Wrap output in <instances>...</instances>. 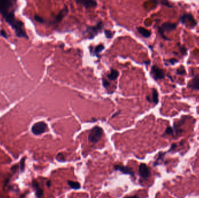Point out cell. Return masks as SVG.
<instances>
[{"mask_svg": "<svg viewBox=\"0 0 199 198\" xmlns=\"http://www.w3.org/2000/svg\"><path fill=\"white\" fill-rule=\"evenodd\" d=\"M177 24L171 22H165L158 28V32L161 36L162 38L165 40H170L165 35L164 32L171 31L176 29Z\"/></svg>", "mask_w": 199, "mask_h": 198, "instance_id": "cell-4", "label": "cell"}, {"mask_svg": "<svg viewBox=\"0 0 199 198\" xmlns=\"http://www.w3.org/2000/svg\"><path fill=\"white\" fill-rule=\"evenodd\" d=\"M176 74L178 75H184L186 74V71L182 69H178L176 70Z\"/></svg>", "mask_w": 199, "mask_h": 198, "instance_id": "cell-24", "label": "cell"}, {"mask_svg": "<svg viewBox=\"0 0 199 198\" xmlns=\"http://www.w3.org/2000/svg\"><path fill=\"white\" fill-rule=\"evenodd\" d=\"M68 184L69 186L74 190H79L80 188V185L78 182H75V181H68Z\"/></svg>", "mask_w": 199, "mask_h": 198, "instance_id": "cell-17", "label": "cell"}, {"mask_svg": "<svg viewBox=\"0 0 199 198\" xmlns=\"http://www.w3.org/2000/svg\"><path fill=\"white\" fill-rule=\"evenodd\" d=\"M179 61L175 59V58H172V59H168V60H167L165 61V64L167 66L168 64L171 65H174L176 63H178Z\"/></svg>", "mask_w": 199, "mask_h": 198, "instance_id": "cell-19", "label": "cell"}, {"mask_svg": "<svg viewBox=\"0 0 199 198\" xmlns=\"http://www.w3.org/2000/svg\"><path fill=\"white\" fill-rule=\"evenodd\" d=\"M47 185L48 187H50L51 185V181H48L47 182Z\"/></svg>", "mask_w": 199, "mask_h": 198, "instance_id": "cell-29", "label": "cell"}, {"mask_svg": "<svg viewBox=\"0 0 199 198\" xmlns=\"http://www.w3.org/2000/svg\"><path fill=\"white\" fill-rule=\"evenodd\" d=\"M139 172L140 176L144 180L148 179L150 177V170L148 166L144 163L140 164L139 166Z\"/></svg>", "mask_w": 199, "mask_h": 198, "instance_id": "cell-8", "label": "cell"}, {"mask_svg": "<svg viewBox=\"0 0 199 198\" xmlns=\"http://www.w3.org/2000/svg\"><path fill=\"white\" fill-rule=\"evenodd\" d=\"M34 20L36 21H37V22L40 23H44L45 22V20L43 18H42L41 17H40V16L37 15H36L34 16Z\"/></svg>", "mask_w": 199, "mask_h": 198, "instance_id": "cell-23", "label": "cell"}, {"mask_svg": "<svg viewBox=\"0 0 199 198\" xmlns=\"http://www.w3.org/2000/svg\"><path fill=\"white\" fill-rule=\"evenodd\" d=\"M161 3L162 5H165V6L168 7V8H172V6L171 5L169 4V3L168 1H162L161 2Z\"/></svg>", "mask_w": 199, "mask_h": 198, "instance_id": "cell-26", "label": "cell"}, {"mask_svg": "<svg viewBox=\"0 0 199 198\" xmlns=\"http://www.w3.org/2000/svg\"><path fill=\"white\" fill-rule=\"evenodd\" d=\"M188 87L196 91H199V74H196L193 78L188 83Z\"/></svg>", "mask_w": 199, "mask_h": 198, "instance_id": "cell-10", "label": "cell"}, {"mask_svg": "<svg viewBox=\"0 0 199 198\" xmlns=\"http://www.w3.org/2000/svg\"><path fill=\"white\" fill-rule=\"evenodd\" d=\"M57 159L58 160H59L60 161H62L63 160H64V155L62 154V153H59L58 155H57Z\"/></svg>", "mask_w": 199, "mask_h": 198, "instance_id": "cell-27", "label": "cell"}, {"mask_svg": "<svg viewBox=\"0 0 199 198\" xmlns=\"http://www.w3.org/2000/svg\"><path fill=\"white\" fill-rule=\"evenodd\" d=\"M110 83L108 81H107V80L103 78V86L105 88H107L109 86H110Z\"/></svg>", "mask_w": 199, "mask_h": 198, "instance_id": "cell-25", "label": "cell"}, {"mask_svg": "<svg viewBox=\"0 0 199 198\" xmlns=\"http://www.w3.org/2000/svg\"><path fill=\"white\" fill-rule=\"evenodd\" d=\"M137 31L139 34H140L143 37H144V38H148L150 37V36L151 35V32L144 28V27H139L137 28Z\"/></svg>", "mask_w": 199, "mask_h": 198, "instance_id": "cell-14", "label": "cell"}, {"mask_svg": "<svg viewBox=\"0 0 199 198\" xmlns=\"http://www.w3.org/2000/svg\"><path fill=\"white\" fill-rule=\"evenodd\" d=\"M16 8V1L2 0L0 1V13L6 22L14 29L18 37L28 39L25 29L23 23L18 20L15 16Z\"/></svg>", "mask_w": 199, "mask_h": 198, "instance_id": "cell-1", "label": "cell"}, {"mask_svg": "<svg viewBox=\"0 0 199 198\" xmlns=\"http://www.w3.org/2000/svg\"><path fill=\"white\" fill-rule=\"evenodd\" d=\"M152 100L153 102L155 105H157L159 102V98H158V91L155 88H153L152 89Z\"/></svg>", "mask_w": 199, "mask_h": 198, "instance_id": "cell-16", "label": "cell"}, {"mask_svg": "<svg viewBox=\"0 0 199 198\" xmlns=\"http://www.w3.org/2000/svg\"><path fill=\"white\" fill-rule=\"evenodd\" d=\"M104 49V46L103 44H100L96 46L94 50V54L97 57H98V54Z\"/></svg>", "mask_w": 199, "mask_h": 198, "instance_id": "cell-18", "label": "cell"}, {"mask_svg": "<svg viewBox=\"0 0 199 198\" xmlns=\"http://www.w3.org/2000/svg\"><path fill=\"white\" fill-rule=\"evenodd\" d=\"M124 198H139L137 196H132V197H125Z\"/></svg>", "mask_w": 199, "mask_h": 198, "instance_id": "cell-30", "label": "cell"}, {"mask_svg": "<svg viewBox=\"0 0 199 198\" xmlns=\"http://www.w3.org/2000/svg\"><path fill=\"white\" fill-rule=\"evenodd\" d=\"M146 99H147V100L148 101L151 102V100L150 99V97H146Z\"/></svg>", "mask_w": 199, "mask_h": 198, "instance_id": "cell-31", "label": "cell"}, {"mask_svg": "<svg viewBox=\"0 0 199 198\" xmlns=\"http://www.w3.org/2000/svg\"><path fill=\"white\" fill-rule=\"evenodd\" d=\"M104 32H105V37L107 38H111L113 37V36H114V33L111 31H110L109 30H105L104 31Z\"/></svg>", "mask_w": 199, "mask_h": 198, "instance_id": "cell-22", "label": "cell"}, {"mask_svg": "<svg viewBox=\"0 0 199 198\" xmlns=\"http://www.w3.org/2000/svg\"><path fill=\"white\" fill-rule=\"evenodd\" d=\"M114 169L115 170H118L124 174H129L131 176L134 177V172L133 170V169L128 167V166H123L121 165H115L114 166Z\"/></svg>", "mask_w": 199, "mask_h": 198, "instance_id": "cell-9", "label": "cell"}, {"mask_svg": "<svg viewBox=\"0 0 199 198\" xmlns=\"http://www.w3.org/2000/svg\"><path fill=\"white\" fill-rule=\"evenodd\" d=\"M103 134V130L102 128L98 126L94 127L89 134V140L91 143H97L101 138Z\"/></svg>", "mask_w": 199, "mask_h": 198, "instance_id": "cell-2", "label": "cell"}, {"mask_svg": "<svg viewBox=\"0 0 199 198\" xmlns=\"http://www.w3.org/2000/svg\"><path fill=\"white\" fill-rule=\"evenodd\" d=\"M68 13V9L66 6H65L64 8H63L60 11V12L57 14V15L56 16V18H55V20L57 23H59L66 16Z\"/></svg>", "mask_w": 199, "mask_h": 198, "instance_id": "cell-12", "label": "cell"}, {"mask_svg": "<svg viewBox=\"0 0 199 198\" xmlns=\"http://www.w3.org/2000/svg\"><path fill=\"white\" fill-rule=\"evenodd\" d=\"M119 76V73L117 70L115 69H111V71L110 73V74H108L107 75V77L108 78L109 80H111V81H115L117 80V78H118Z\"/></svg>", "mask_w": 199, "mask_h": 198, "instance_id": "cell-15", "label": "cell"}, {"mask_svg": "<svg viewBox=\"0 0 199 198\" xmlns=\"http://www.w3.org/2000/svg\"><path fill=\"white\" fill-rule=\"evenodd\" d=\"M151 74L155 80H161L165 77L164 71L157 65H154L151 67Z\"/></svg>", "mask_w": 199, "mask_h": 198, "instance_id": "cell-7", "label": "cell"}, {"mask_svg": "<svg viewBox=\"0 0 199 198\" xmlns=\"http://www.w3.org/2000/svg\"><path fill=\"white\" fill-rule=\"evenodd\" d=\"M180 21L185 26L193 29L197 26L198 22L191 13H185L181 16Z\"/></svg>", "mask_w": 199, "mask_h": 198, "instance_id": "cell-3", "label": "cell"}, {"mask_svg": "<svg viewBox=\"0 0 199 198\" xmlns=\"http://www.w3.org/2000/svg\"><path fill=\"white\" fill-rule=\"evenodd\" d=\"M76 3L80 4L86 8H95L97 5V3L96 1L93 0H79L77 1Z\"/></svg>", "mask_w": 199, "mask_h": 198, "instance_id": "cell-11", "label": "cell"}, {"mask_svg": "<svg viewBox=\"0 0 199 198\" xmlns=\"http://www.w3.org/2000/svg\"><path fill=\"white\" fill-rule=\"evenodd\" d=\"M32 185H33V187L34 188V190L36 191V194L37 197L38 198H41L43 195V191L41 188H40L38 182L36 180H34L32 183Z\"/></svg>", "mask_w": 199, "mask_h": 198, "instance_id": "cell-13", "label": "cell"}, {"mask_svg": "<svg viewBox=\"0 0 199 198\" xmlns=\"http://www.w3.org/2000/svg\"><path fill=\"white\" fill-rule=\"evenodd\" d=\"M0 34H1V36H3L4 37H5V38H7V34H6V32H5V30H1L0 31Z\"/></svg>", "mask_w": 199, "mask_h": 198, "instance_id": "cell-28", "label": "cell"}, {"mask_svg": "<svg viewBox=\"0 0 199 198\" xmlns=\"http://www.w3.org/2000/svg\"><path fill=\"white\" fill-rule=\"evenodd\" d=\"M47 129V124L43 122H39L33 125L32 127V132L36 135H39L46 132Z\"/></svg>", "mask_w": 199, "mask_h": 198, "instance_id": "cell-5", "label": "cell"}, {"mask_svg": "<svg viewBox=\"0 0 199 198\" xmlns=\"http://www.w3.org/2000/svg\"><path fill=\"white\" fill-rule=\"evenodd\" d=\"M177 45L179 46V50L181 53L182 54V55H186V52H187V49L185 47L181 45L179 43H178Z\"/></svg>", "mask_w": 199, "mask_h": 198, "instance_id": "cell-20", "label": "cell"}, {"mask_svg": "<svg viewBox=\"0 0 199 198\" xmlns=\"http://www.w3.org/2000/svg\"><path fill=\"white\" fill-rule=\"evenodd\" d=\"M103 27V23L101 22H100L94 26L87 27L86 32L89 35L90 38H92L94 36H96L98 33L99 31L101 30Z\"/></svg>", "mask_w": 199, "mask_h": 198, "instance_id": "cell-6", "label": "cell"}, {"mask_svg": "<svg viewBox=\"0 0 199 198\" xmlns=\"http://www.w3.org/2000/svg\"><path fill=\"white\" fill-rule=\"evenodd\" d=\"M174 133V130L173 128H172L171 127H168L165 131L164 135H172Z\"/></svg>", "mask_w": 199, "mask_h": 198, "instance_id": "cell-21", "label": "cell"}]
</instances>
